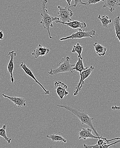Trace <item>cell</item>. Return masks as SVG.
I'll list each match as a JSON object with an SVG mask.
<instances>
[{
    "mask_svg": "<svg viewBox=\"0 0 120 148\" xmlns=\"http://www.w3.org/2000/svg\"><path fill=\"white\" fill-rule=\"evenodd\" d=\"M112 109L113 110H120V106H112Z\"/></svg>",
    "mask_w": 120,
    "mask_h": 148,
    "instance_id": "cell-24",
    "label": "cell"
},
{
    "mask_svg": "<svg viewBox=\"0 0 120 148\" xmlns=\"http://www.w3.org/2000/svg\"><path fill=\"white\" fill-rule=\"evenodd\" d=\"M8 56L10 59L7 64V71L10 75L11 82L12 84H13L15 81L13 74L14 69V59L16 56L17 53L14 51H11L8 53Z\"/></svg>",
    "mask_w": 120,
    "mask_h": 148,
    "instance_id": "cell-10",
    "label": "cell"
},
{
    "mask_svg": "<svg viewBox=\"0 0 120 148\" xmlns=\"http://www.w3.org/2000/svg\"><path fill=\"white\" fill-rule=\"evenodd\" d=\"M66 1H67V3H68V4L69 6L71 5V2L72 0H66Z\"/></svg>",
    "mask_w": 120,
    "mask_h": 148,
    "instance_id": "cell-26",
    "label": "cell"
},
{
    "mask_svg": "<svg viewBox=\"0 0 120 148\" xmlns=\"http://www.w3.org/2000/svg\"><path fill=\"white\" fill-rule=\"evenodd\" d=\"M104 1V0H88L87 5L90 4H95L101 1Z\"/></svg>",
    "mask_w": 120,
    "mask_h": 148,
    "instance_id": "cell-23",
    "label": "cell"
},
{
    "mask_svg": "<svg viewBox=\"0 0 120 148\" xmlns=\"http://www.w3.org/2000/svg\"><path fill=\"white\" fill-rule=\"evenodd\" d=\"M48 2L47 0H44L42 3V10L41 13L42 20L40 21V24L42 25L45 29H46L49 34V38L52 39L53 38L52 36L50 31V28L54 27L53 22L56 21H60L59 17L52 16L49 14L47 10L46 4Z\"/></svg>",
    "mask_w": 120,
    "mask_h": 148,
    "instance_id": "cell-2",
    "label": "cell"
},
{
    "mask_svg": "<svg viewBox=\"0 0 120 148\" xmlns=\"http://www.w3.org/2000/svg\"><path fill=\"white\" fill-rule=\"evenodd\" d=\"M95 34L96 31L94 29L89 31H85L82 30L81 28H79L76 33H73L70 36H68L66 37L60 38V40L61 41H63L70 39H81L86 38H93Z\"/></svg>",
    "mask_w": 120,
    "mask_h": 148,
    "instance_id": "cell-4",
    "label": "cell"
},
{
    "mask_svg": "<svg viewBox=\"0 0 120 148\" xmlns=\"http://www.w3.org/2000/svg\"><path fill=\"white\" fill-rule=\"evenodd\" d=\"M93 46L94 47L95 51L99 56H104L105 55L107 49L105 47L95 42L93 44Z\"/></svg>",
    "mask_w": 120,
    "mask_h": 148,
    "instance_id": "cell-15",
    "label": "cell"
},
{
    "mask_svg": "<svg viewBox=\"0 0 120 148\" xmlns=\"http://www.w3.org/2000/svg\"><path fill=\"white\" fill-rule=\"evenodd\" d=\"M46 137L52 140V141L60 142L66 143L67 140L64 138L63 136L60 134V133L57 134H51L46 135Z\"/></svg>",
    "mask_w": 120,
    "mask_h": 148,
    "instance_id": "cell-18",
    "label": "cell"
},
{
    "mask_svg": "<svg viewBox=\"0 0 120 148\" xmlns=\"http://www.w3.org/2000/svg\"><path fill=\"white\" fill-rule=\"evenodd\" d=\"M78 60L77 62L75 64V66L73 67L72 69L73 71H76L79 72V73H81L83 71H85L88 68L87 67L85 68L84 66V62H83V59H81L80 57L78 56Z\"/></svg>",
    "mask_w": 120,
    "mask_h": 148,
    "instance_id": "cell-16",
    "label": "cell"
},
{
    "mask_svg": "<svg viewBox=\"0 0 120 148\" xmlns=\"http://www.w3.org/2000/svg\"><path fill=\"white\" fill-rule=\"evenodd\" d=\"M58 8L59 11L57 14L60 19V21L63 22H68L72 21L71 17L73 15V12L70 8L66 7V8H62L61 6H58Z\"/></svg>",
    "mask_w": 120,
    "mask_h": 148,
    "instance_id": "cell-6",
    "label": "cell"
},
{
    "mask_svg": "<svg viewBox=\"0 0 120 148\" xmlns=\"http://www.w3.org/2000/svg\"><path fill=\"white\" fill-rule=\"evenodd\" d=\"M103 7L107 8L111 12L114 11L118 7H120V0H104Z\"/></svg>",
    "mask_w": 120,
    "mask_h": 148,
    "instance_id": "cell-14",
    "label": "cell"
},
{
    "mask_svg": "<svg viewBox=\"0 0 120 148\" xmlns=\"http://www.w3.org/2000/svg\"><path fill=\"white\" fill-rule=\"evenodd\" d=\"M7 125L4 124L2 128H0V136L4 139V140L7 142L8 143H10L12 140V138H9L7 136L6 132Z\"/></svg>",
    "mask_w": 120,
    "mask_h": 148,
    "instance_id": "cell-21",
    "label": "cell"
},
{
    "mask_svg": "<svg viewBox=\"0 0 120 148\" xmlns=\"http://www.w3.org/2000/svg\"><path fill=\"white\" fill-rule=\"evenodd\" d=\"M54 85L56 93L60 99H63L64 97L69 95V92L67 90L68 86L65 83L60 81H56Z\"/></svg>",
    "mask_w": 120,
    "mask_h": 148,
    "instance_id": "cell-7",
    "label": "cell"
},
{
    "mask_svg": "<svg viewBox=\"0 0 120 148\" xmlns=\"http://www.w3.org/2000/svg\"><path fill=\"white\" fill-rule=\"evenodd\" d=\"M20 67L23 70V71H25V73L28 76H29L30 77L32 78L38 84L39 86H40L41 87V88H42L43 90H44V94L46 95H49L50 94V92L49 90H47L44 87V86L35 77L34 74L33 73L32 71H31V70L30 69L28 68V67L27 66V65H26V64L24 63L23 62H21L20 63Z\"/></svg>",
    "mask_w": 120,
    "mask_h": 148,
    "instance_id": "cell-8",
    "label": "cell"
},
{
    "mask_svg": "<svg viewBox=\"0 0 120 148\" xmlns=\"http://www.w3.org/2000/svg\"><path fill=\"white\" fill-rule=\"evenodd\" d=\"M56 23H60L62 25H65L67 26L70 27L73 29H76L85 28L87 27V24L85 22L82 21H72L68 22H63L60 21H55Z\"/></svg>",
    "mask_w": 120,
    "mask_h": 148,
    "instance_id": "cell-11",
    "label": "cell"
},
{
    "mask_svg": "<svg viewBox=\"0 0 120 148\" xmlns=\"http://www.w3.org/2000/svg\"><path fill=\"white\" fill-rule=\"evenodd\" d=\"M0 79H1V77H0Z\"/></svg>",
    "mask_w": 120,
    "mask_h": 148,
    "instance_id": "cell-27",
    "label": "cell"
},
{
    "mask_svg": "<svg viewBox=\"0 0 120 148\" xmlns=\"http://www.w3.org/2000/svg\"><path fill=\"white\" fill-rule=\"evenodd\" d=\"M114 26L115 31L116 37L118 38L120 42V16L116 17L114 20Z\"/></svg>",
    "mask_w": 120,
    "mask_h": 148,
    "instance_id": "cell-17",
    "label": "cell"
},
{
    "mask_svg": "<svg viewBox=\"0 0 120 148\" xmlns=\"http://www.w3.org/2000/svg\"><path fill=\"white\" fill-rule=\"evenodd\" d=\"M78 5H86V6H87V3H84L82 1V0H74V4L73 5L69 6V8H72V7L76 8Z\"/></svg>",
    "mask_w": 120,
    "mask_h": 148,
    "instance_id": "cell-22",
    "label": "cell"
},
{
    "mask_svg": "<svg viewBox=\"0 0 120 148\" xmlns=\"http://www.w3.org/2000/svg\"><path fill=\"white\" fill-rule=\"evenodd\" d=\"M92 129L90 128H82L81 130H79L78 132L79 134V139H83L86 140L87 139H97L101 138H102V136H95L92 133Z\"/></svg>",
    "mask_w": 120,
    "mask_h": 148,
    "instance_id": "cell-9",
    "label": "cell"
},
{
    "mask_svg": "<svg viewBox=\"0 0 120 148\" xmlns=\"http://www.w3.org/2000/svg\"><path fill=\"white\" fill-rule=\"evenodd\" d=\"M75 65V64L71 63L70 58L69 56L66 57L63 56L58 63V68L54 69H51L48 73L50 75H56L60 73L68 72L73 73L72 69Z\"/></svg>",
    "mask_w": 120,
    "mask_h": 148,
    "instance_id": "cell-3",
    "label": "cell"
},
{
    "mask_svg": "<svg viewBox=\"0 0 120 148\" xmlns=\"http://www.w3.org/2000/svg\"><path fill=\"white\" fill-rule=\"evenodd\" d=\"M83 46L80 45L79 43H77L76 45H73V48L72 51V53H77L78 54V56L80 57L81 59H83V58L81 56V54L83 51Z\"/></svg>",
    "mask_w": 120,
    "mask_h": 148,
    "instance_id": "cell-20",
    "label": "cell"
},
{
    "mask_svg": "<svg viewBox=\"0 0 120 148\" xmlns=\"http://www.w3.org/2000/svg\"><path fill=\"white\" fill-rule=\"evenodd\" d=\"M97 18L100 20L101 22H102V25L103 27L105 28H108L109 25L112 22V20L109 17L106 15H98Z\"/></svg>",
    "mask_w": 120,
    "mask_h": 148,
    "instance_id": "cell-19",
    "label": "cell"
},
{
    "mask_svg": "<svg viewBox=\"0 0 120 148\" xmlns=\"http://www.w3.org/2000/svg\"><path fill=\"white\" fill-rule=\"evenodd\" d=\"M50 50L49 48H46L41 44H39L32 53V55L34 56L35 59H38L40 56L46 55L50 53Z\"/></svg>",
    "mask_w": 120,
    "mask_h": 148,
    "instance_id": "cell-12",
    "label": "cell"
},
{
    "mask_svg": "<svg viewBox=\"0 0 120 148\" xmlns=\"http://www.w3.org/2000/svg\"><path fill=\"white\" fill-rule=\"evenodd\" d=\"M2 96L4 98L8 99L18 107H23L26 106L27 105L26 99L24 98L16 97H10V96L6 95L4 94H3Z\"/></svg>",
    "mask_w": 120,
    "mask_h": 148,
    "instance_id": "cell-13",
    "label": "cell"
},
{
    "mask_svg": "<svg viewBox=\"0 0 120 148\" xmlns=\"http://www.w3.org/2000/svg\"><path fill=\"white\" fill-rule=\"evenodd\" d=\"M3 36H4V34H3V31L0 30V40H3Z\"/></svg>",
    "mask_w": 120,
    "mask_h": 148,
    "instance_id": "cell-25",
    "label": "cell"
},
{
    "mask_svg": "<svg viewBox=\"0 0 120 148\" xmlns=\"http://www.w3.org/2000/svg\"><path fill=\"white\" fill-rule=\"evenodd\" d=\"M57 106L61 108H64L66 110H68L72 113L74 114L80 121L81 125H86L90 129H92L96 136H101L94 126L93 121L94 120V118L90 117L88 114L87 112L85 110H81L66 105L58 104L57 105Z\"/></svg>",
    "mask_w": 120,
    "mask_h": 148,
    "instance_id": "cell-1",
    "label": "cell"
},
{
    "mask_svg": "<svg viewBox=\"0 0 120 148\" xmlns=\"http://www.w3.org/2000/svg\"><path fill=\"white\" fill-rule=\"evenodd\" d=\"M94 69V67L91 65L87 69L83 71L80 73V79L79 82L76 87V90L74 91L73 95L74 96L78 95L79 92L81 90V88L85 83V80L91 75Z\"/></svg>",
    "mask_w": 120,
    "mask_h": 148,
    "instance_id": "cell-5",
    "label": "cell"
}]
</instances>
